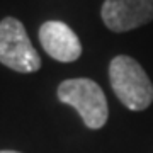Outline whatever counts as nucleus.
<instances>
[{
    "label": "nucleus",
    "mask_w": 153,
    "mask_h": 153,
    "mask_svg": "<svg viewBox=\"0 0 153 153\" xmlns=\"http://www.w3.org/2000/svg\"><path fill=\"white\" fill-rule=\"evenodd\" d=\"M109 80L116 97L131 111H143L153 102V85L134 58L119 55L109 65Z\"/></svg>",
    "instance_id": "obj_1"
},
{
    "label": "nucleus",
    "mask_w": 153,
    "mask_h": 153,
    "mask_svg": "<svg viewBox=\"0 0 153 153\" xmlns=\"http://www.w3.org/2000/svg\"><path fill=\"white\" fill-rule=\"evenodd\" d=\"M58 99L71 105L90 129H99L109 117L107 100L102 88L90 78H70L60 83Z\"/></svg>",
    "instance_id": "obj_2"
},
{
    "label": "nucleus",
    "mask_w": 153,
    "mask_h": 153,
    "mask_svg": "<svg viewBox=\"0 0 153 153\" xmlns=\"http://www.w3.org/2000/svg\"><path fill=\"white\" fill-rule=\"evenodd\" d=\"M0 63L19 73H33L41 68V58L26 27L16 17H5L0 22Z\"/></svg>",
    "instance_id": "obj_3"
},
{
    "label": "nucleus",
    "mask_w": 153,
    "mask_h": 153,
    "mask_svg": "<svg viewBox=\"0 0 153 153\" xmlns=\"http://www.w3.org/2000/svg\"><path fill=\"white\" fill-rule=\"evenodd\" d=\"M102 21L114 33H126L146 24L153 19L152 0H105Z\"/></svg>",
    "instance_id": "obj_4"
},
{
    "label": "nucleus",
    "mask_w": 153,
    "mask_h": 153,
    "mask_svg": "<svg viewBox=\"0 0 153 153\" xmlns=\"http://www.w3.org/2000/svg\"><path fill=\"white\" fill-rule=\"evenodd\" d=\"M39 41L53 60L71 63L80 58L82 44L70 26L60 21H48L39 27Z\"/></svg>",
    "instance_id": "obj_5"
},
{
    "label": "nucleus",
    "mask_w": 153,
    "mask_h": 153,
    "mask_svg": "<svg viewBox=\"0 0 153 153\" xmlns=\"http://www.w3.org/2000/svg\"><path fill=\"white\" fill-rule=\"evenodd\" d=\"M0 153H19V152H12V150H2Z\"/></svg>",
    "instance_id": "obj_6"
},
{
    "label": "nucleus",
    "mask_w": 153,
    "mask_h": 153,
    "mask_svg": "<svg viewBox=\"0 0 153 153\" xmlns=\"http://www.w3.org/2000/svg\"><path fill=\"white\" fill-rule=\"evenodd\" d=\"M152 2H153V0H152Z\"/></svg>",
    "instance_id": "obj_7"
}]
</instances>
